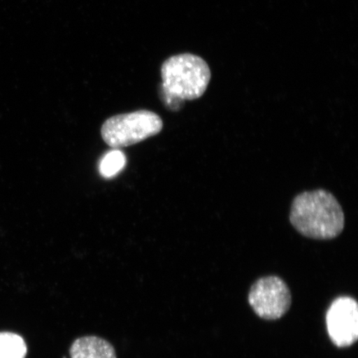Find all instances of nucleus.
Listing matches in <instances>:
<instances>
[{"label":"nucleus","instance_id":"obj_6","mask_svg":"<svg viewBox=\"0 0 358 358\" xmlns=\"http://www.w3.org/2000/svg\"><path fill=\"white\" fill-rule=\"evenodd\" d=\"M71 358H116L115 348L99 337L87 336L75 340L70 348Z\"/></svg>","mask_w":358,"mask_h":358},{"label":"nucleus","instance_id":"obj_5","mask_svg":"<svg viewBox=\"0 0 358 358\" xmlns=\"http://www.w3.org/2000/svg\"><path fill=\"white\" fill-rule=\"evenodd\" d=\"M331 341L338 348L353 345L358 338V306L355 299L340 296L330 304L326 315Z\"/></svg>","mask_w":358,"mask_h":358},{"label":"nucleus","instance_id":"obj_4","mask_svg":"<svg viewBox=\"0 0 358 358\" xmlns=\"http://www.w3.org/2000/svg\"><path fill=\"white\" fill-rule=\"evenodd\" d=\"M248 302L262 320L281 319L289 310L292 295L285 281L276 275L262 277L249 290Z\"/></svg>","mask_w":358,"mask_h":358},{"label":"nucleus","instance_id":"obj_3","mask_svg":"<svg viewBox=\"0 0 358 358\" xmlns=\"http://www.w3.org/2000/svg\"><path fill=\"white\" fill-rule=\"evenodd\" d=\"M163 129L159 115L150 110L112 116L101 127L103 140L114 149L136 145L155 136Z\"/></svg>","mask_w":358,"mask_h":358},{"label":"nucleus","instance_id":"obj_8","mask_svg":"<svg viewBox=\"0 0 358 358\" xmlns=\"http://www.w3.org/2000/svg\"><path fill=\"white\" fill-rule=\"evenodd\" d=\"M127 164V157L122 151L114 149L107 152L102 157L99 165L101 176L105 178H111L122 172Z\"/></svg>","mask_w":358,"mask_h":358},{"label":"nucleus","instance_id":"obj_2","mask_svg":"<svg viewBox=\"0 0 358 358\" xmlns=\"http://www.w3.org/2000/svg\"><path fill=\"white\" fill-rule=\"evenodd\" d=\"M162 92L168 106L199 99L207 91L212 73L203 58L182 53L172 56L161 66Z\"/></svg>","mask_w":358,"mask_h":358},{"label":"nucleus","instance_id":"obj_7","mask_svg":"<svg viewBox=\"0 0 358 358\" xmlns=\"http://www.w3.org/2000/svg\"><path fill=\"white\" fill-rule=\"evenodd\" d=\"M27 347L20 336L12 333L0 334V358H24Z\"/></svg>","mask_w":358,"mask_h":358},{"label":"nucleus","instance_id":"obj_1","mask_svg":"<svg viewBox=\"0 0 358 358\" xmlns=\"http://www.w3.org/2000/svg\"><path fill=\"white\" fill-rule=\"evenodd\" d=\"M289 220L299 234L315 240L336 238L345 225L341 205L331 192L324 189L303 192L295 196Z\"/></svg>","mask_w":358,"mask_h":358}]
</instances>
